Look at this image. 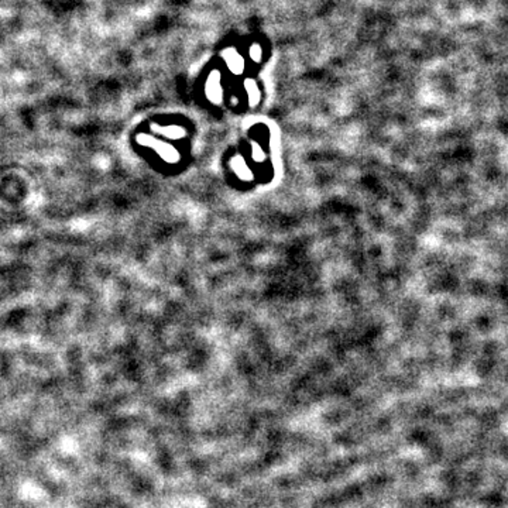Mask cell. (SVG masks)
I'll list each match as a JSON object with an SVG mask.
<instances>
[{"mask_svg":"<svg viewBox=\"0 0 508 508\" xmlns=\"http://www.w3.org/2000/svg\"><path fill=\"white\" fill-rule=\"evenodd\" d=\"M139 143L143 144V146H147V147L153 148L154 151H157L160 157L165 160L167 163H177L180 160V154L175 148L170 146V144H165L163 141L160 140L154 139L151 136H146V134H141L139 136Z\"/></svg>","mask_w":508,"mask_h":508,"instance_id":"obj_1","label":"cell"},{"mask_svg":"<svg viewBox=\"0 0 508 508\" xmlns=\"http://www.w3.org/2000/svg\"><path fill=\"white\" fill-rule=\"evenodd\" d=\"M221 81H219V75L213 74L209 81H208V85H206V93L209 99L212 100L213 103H219L221 102V96H222V90H221Z\"/></svg>","mask_w":508,"mask_h":508,"instance_id":"obj_2","label":"cell"},{"mask_svg":"<svg viewBox=\"0 0 508 508\" xmlns=\"http://www.w3.org/2000/svg\"><path fill=\"white\" fill-rule=\"evenodd\" d=\"M225 59H226L228 65H229V68L235 72V74H242V72H243V69H245V61H243V58L240 57V54H238L236 51L229 49V51L226 52Z\"/></svg>","mask_w":508,"mask_h":508,"instance_id":"obj_3","label":"cell"},{"mask_svg":"<svg viewBox=\"0 0 508 508\" xmlns=\"http://www.w3.org/2000/svg\"><path fill=\"white\" fill-rule=\"evenodd\" d=\"M232 168L235 170V172L238 174L239 177L242 178V180H252V171L249 170V167H247V164L245 163V160L242 158V157H235L233 160H232Z\"/></svg>","mask_w":508,"mask_h":508,"instance_id":"obj_4","label":"cell"},{"mask_svg":"<svg viewBox=\"0 0 508 508\" xmlns=\"http://www.w3.org/2000/svg\"><path fill=\"white\" fill-rule=\"evenodd\" d=\"M153 130L158 131L163 136L170 137V139H181V137L185 136V130L178 127V126H170V127H160V126L157 127V126H153Z\"/></svg>","mask_w":508,"mask_h":508,"instance_id":"obj_5","label":"cell"},{"mask_svg":"<svg viewBox=\"0 0 508 508\" xmlns=\"http://www.w3.org/2000/svg\"><path fill=\"white\" fill-rule=\"evenodd\" d=\"M246 90H247V95H249L250 105H252V106H255V105L260 102V99H261V93H260V90H258L257 83L254 82L253 79H247Z\"/></svg>","mask_w":508,"mask_h":508,"instance_id":"obj_6","label":"cell"},{"mask_svg":"<svg viewBox=\"0 0 508 508\" xmlns=\"http://www.w3.org/2000/svg\"><path fill=\"white\" fill-rule=\"evenodd\" d=\"M250 57L254 62H260L262 59V48L260 44H253L250 47Z\"/></svg>","mask_w":508,"mask_h":508,"instance_id":"obj_7","label":"cell"},{"mask_svg":"<svg viewBox=\"0 0 508 508\" xmlns=\"http://www.w3.org/2000/svg\"><path fill=\"white\" fill-rule=\"evenodd\" d=\"M252 156H253L254 161H257V163H261V161H264V158H265V154H264L262 148L260 147L258 144H255V143L253 144V153H252Z\"/></svg>","mask_w":508,"mask_h":508,"instance_id":"obj_8","label":"cell"}]
</instances>
